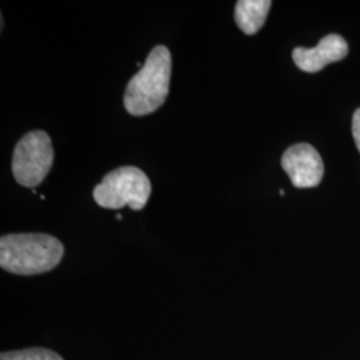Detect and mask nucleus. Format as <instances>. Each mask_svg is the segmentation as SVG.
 Returning a JSON list of instances; mask_svg holds the SVG:
<instances>
[{
    "label": "nucleus",
    "instance_id": "1",
    "mask_svg": "<svg viewBox=\"0 0 360 360\" xmlns=\"http://www.w3.org/2000/svg\"><path fill=\"white\" fill-rule=\"evenodd\" d=\"M63 255L62 242L47 233H10L0 239V267L15 275L49 272Z\"/></svg>",
    "mask_w": 360,
    "mask_h": 360
},
{
    "label": "nucleus",
    "instance_id": "2",
    "mask_svg": "<svg viewBox=\"0 0 360 360\" xmlns=\"http://www.w3.org/2000/svg\"><path fill=\"white\" fill-rule=\"evenodd\" d=\"M171 53L158 46L150 52L142 70L129 80L124 94V107L134 116L155 112L166 102L171 79Z\"/></svg>",
    "mask_w": 360,
    "mask_h": 360
},
{
    "label": "nucleus",
    "instance_id": "3",
    "mask_svg": "<svg viewBox=\"0 0 360 360\" xmlns=\"http://www.w3.org/2000/svg\"><path fill=\"white\" fill-rule=\"evenodd\" d=\"M151 195V181L141 168L120 167L107 174L95 188L94 199L103 208L129 206L139 211L147 205Z\"/></svg>",
    "mask_w": 360,
    "mask_h": 360
},
{
    "label": "nucleus",
    "instance_id": "4",
    "mask_svg": "<svg viewBox=\"0 0 360 360\" xmlns=\"http://www.w3.org/2000/svg\"><path fill=\"white\" fill-rule=\"evenodd\" d=\"M52 162L53 150L50 136L44 131H31L15 146L13 178L20 186L32 190L46 179Z\"/></svg>",
    "mask_w": 360,
    "mask_h": 360
},
{
    "label": "nucleus",
    "instance_id": "5",
    "mask_svg": "<svg viewBox=\"0 0 360 360\" xmlns=\"http://www.w3.org/2000/svg\"><path fill=\"white\" fill-rule=\"evenodd\" d=\"M282 167L296 188L316 187L324 174L321 155L307 143L290 147L282 156Z\"/></svg>",
    "mask_w": 360,
    "mask_h": 360
},
{
    "label": "nucleus",
    "instance_id": "6",
    "mask_svg": "<svg viewBox=\"0 0 360 360\" xmlns=\"http://www.w3.org/2000/svg\"><path fill=\"white\" fill-rule=\"evenodd\" d=\"M348 53V44L340 35H327L314 49L297 47L292 52L295 65L304 72H319L326 65L340 62Z\"/></svg>",
    "mask_w": 360,
    "mask_h": 360
},
{
    "label": "nucleus",
    "instance_id": "7",
    "mask_svg": "<svg viewBox=\"0 0 360 360\" xmlns=\"http://www.w3.org/2000/svg\"><path fill=\"white\" fill-rule=\"evenodd\" d=\"M270 0H240L235 7V20L238 27L247 34L254 35L263 27L270 13Z\"/></svg>",
    "mask_w": 360,
    "mask_h": 360
},
{
    "label": "nucleus",
    "instance_id": "8",
    "mask_svg": "<svg viewBox=\"0 0 360 360\" xmlns=\"http://www.w3.org/2000/svg\"><path fill=\"white\" fill-rule=\"evenodd\" d=\"M0 360H65L55 351L43 347L23 348L1 352Z\"/></svg>",
    "mask_w": 360,
    "mask_h": 360
},
{
    "label": "nucleus",
    "instance_id": "9",
    "mask_svg": "<svg viewBox=\"0 0 360 360\" xmlns=\"http://www.w3.org/2000/svg\"><path fill=\"white\" fill-rule=\"evenodd\" d=\"M352 135H354V139H355L356 147L360 153V108L352 117Z\"/></svg>",
    "mask_w": 360,
    "mask_h": 360
}]
</instances>
